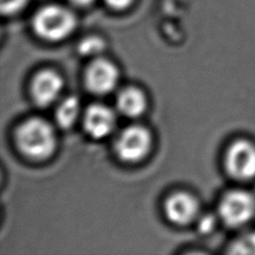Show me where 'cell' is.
Wrapping results in <instances>:
<instances>
[{
    "mask_svg": "<svg viewBox=\"0 0 255 255\" xmlns=\"http://www.w3.org/2000/svg\"><path fill=\"white\" fill-rule=\"evenodd\" d=\"M80 115V103L76 97L66 98L56 112V121L62 128H69L76 123Z\"/></svg>",
    "mask_w": 255,
    "mask_h": 255,
    "instance_id": "obj_11",
    "label": "cell"
},
{
    "mask_svg": "<svg viewBox=\"0 0 255 255\" xmlns=\"http://www.w3.org/2000/svg\"><path fill=\"white\" fill-rule=\"evenodd\" d=\"M28 0H0V7L3 14L11 15L22 10Z\"/></svg>",
    "mask_w": 255,
    "mask_h": 255,
    "instance_id": "obj_14",
    "label": "cell"
},
{
    "mask_svg": "<svg viewBox=\"0 0 255 255\" xmlns=\"http://www.w3.org/2000/svg\"><path fill=\"white\" fill-rule=\"evenodd\" d=\"M63 80L56 72L44 70L33 79L31 94L34 102L40 107H48L54 103L61 94Z\"/></svg>",
    "mask_w": 255,
    "mask_h": 255,
    "instance_id": "obj_7",
    "label": "cell"
},
{
    "mask_svg": "<svg viewBox=\"0 0 255 255\" xmlns=\"http://www.w3.org/2000/svg\"><path fill=\"white\" fill-rule=\"evenodd\" d=\"M85 80L92 93L106 95L116 88L119 81V71L110 61L97 59L88 67Z\"/></svg>",
    "mask_w": 255,
    "mask_h": 255,
    "instance_id": "obj_6",
    "label": "cell"
},
{
    "mask_svg": "<svg viewBox=\"0 0 255 255\" xmlns=\"http://www.w3.org/2000/svg\"><path fill=\"white\" fill-rule=\"evenodd\" d=\"M16 141L22 153L34 160L50 157L57 145L52 126L39 118L29 119L19 127Z\"/></svg>",
    "mask_w": 255,
    "mask_h": 255,
    "instance_id": "obj_1",
    "label": "cell"
},
{
    "mask_svg": "<svg viewBox=\"0 0 255 255\" xmlns=\"http://www.w3.org/2000/svg\"><path fill=\"white\" fill-rule=\"evenodd\" d=\"M71 3H73L74 5H77V6H88L90 5L94 0H69Z\"/></svg>",
    "mask_w": 255,
    "mask_h": 255,
    "instance_id": "obj_17",
    "label": "cell"
},
{
    "mask_svg": "<svg viewBox=\"0 0 255 255\" xmlns=\"http://www.w3.org/2000/svg\"><path fill=\"white\" fill-rule=\"evenodd\" d=\"M105 49V43L101 38L91 36L85 38L79 44V52L83 56H98Z\"/></svg>",
    "mask_w": 255,
    "mask_h": 255,
    "instance_id": "obj_13",
    "label": "cell"
},
{
    "mask_svg": "<svg viewBox=\"0 0 255 255\" xmlns=\"http://www.w3.org/2000/svg\"><path fill=\"white\" fill-rule=\"evenodd\" d=\"M76 26L75 15L61 5H47L33 18L35 33L47 41H60L68 37Z\"/></svg>",
    "mask_w": 255,
    "mask_h": 255,
    "instance_id": "obj_2",
    "label": "cell"
},
{
    "mask_svg": "<svg viewBox=\"0 0 255 255\" xmlns=\"http://www.w3.org/2000/svg\"><path fill=\"white\" fill-rule=\"evenodd\" d=\"M231 253L255 255V231L247 232L238 237L231 245Z\"/></svg>",
    "mask_w": 255,
    "mask_h": 255,
    "instance_id": "obj_12",
    "label": "cell"
},
{
    "mask_svg": "<svg viewBox=\"0 0 255 255\" xmlns=\"http://www.w3.org/2000/svg\"><path fill=\"white\" fill-rule=\"evenodd\" d=\"M164 212L172 223L184 225L193 221L197 216L198 202L187 192H175L165 200Z\"/></svg>",
    "mask_w": 255,
    "mask_h": 255,
    "instance_id": "obj_8",
    "label": "cell"
},
{
    "mask_svg": "<svg viewBox=\"0 0 255 255\" xmlns=\"http://www.w3.org/2000/svg\"><path fill=\"white\" fill-rule=\"evenodd\" d=\"M106 2L111 8L122 10L128 7L131 4L132 0H106Z\"/></svg>",
    "mask_w": 255,
    "mask_h": 255,
    "instance_id": "obj_16",
    "label": "cell"
},
{
    "mask_svg": "<svg viewBox=\"0 0 255 255\" xmlns=\"http://www.w3.org/2000/svg\"><path fill=\"white\" fill-rule=\"evenodd\" d=\"M150 146V134L146 128L140 126L126 128L116 141V151L119 157L128 162L142 159L148 153Z\"/></svg>",
    "mask_w": 255,
    "mask_h": 255,
    "instance_id": "obj_5",
    "label": "cell"
},
{
    "mask_svg": "<svg viewBox=\"0 0 255 255\" xmlns=\"http://www.w3.org/2000/svg\"><path fill=\"white\" fill-rule=\"evenodd\" d=\"M214 226V218L211 215H206L201 218L198 228L201 232H208Z\"/></svg>",
    "mask_w": 255,
    "mask_h": 255,
    "instance_id": "obj_15",
    "label": "cell"
},
{
    "mask_svg": "<svg viewBox=\"0 0 255 255\" xmlns=\"http://www.w3.org/2000/svg\"><path fill=\"white\" fill-rule=\"evenodd\" d=\"M83 124L86 132L91 137L99 139L112 132L116 125V117L110 108L96 104L86 110Z\"/></svg>",
    "mask_w": 255,
    "mask_h": 255,
    "instance_id": "obj_9",
    "label": "cell"
},
{
    "mask_svg": "<svg viewBox=\"0 0 255 255\" xmlns=\"http://www.w3.org/2000/svg\"><path fill=\"white\" fill-rule=\"evenodd\" d=\"M218 210L220 218L226 225L242 226L255 215V197L247 190H230L222 197Z\"/></svg>",
    "mask_w": 255,
    "mask_h": 255,
    "instance_id": "obj_3",
    "label": "cell"
},
{
    "mask_svg": "<svg viewBox=\"0 0 255 255\" xmlns=\"http://www.w3.org/2000/svg\"><path fill=\"white\" fill-rule=\"evenodd\" d=\"M117 107L124 116L136 118L145 110V96L140 90L133 87L124 89L117 98Z\"/></svg>",
    "mask_w": 255,
    "mask_h": 255,
    "instance_id": "obj_10",
    "label": "cell"
},
{
    "mask_svg": "<svg viewBox=\"0 0 255 255\" xmlns=\"http://www.w3.org/2000/svg\"><path fill=\"white\" fill-rule=\"evenodd\" d=\"M225 166L228 173L239 180L255 177V144L247 139L233 141L225 154Z\"/></svg>",
    "mask_w": 255,
    "mask_h": 255,
    "instance_id": "obj_4",
    "label": "cell"
}]
</instances>
